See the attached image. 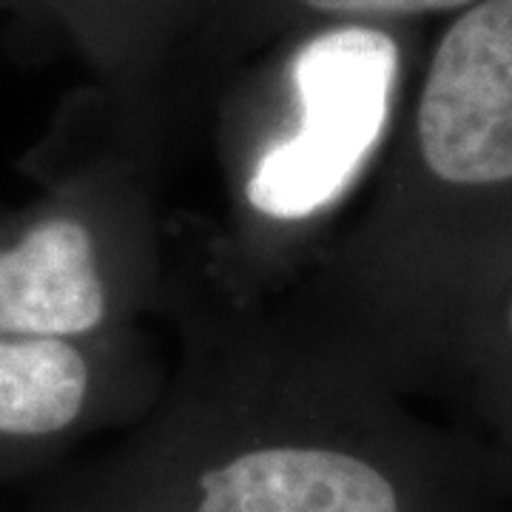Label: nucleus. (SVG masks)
<instances>
[{
    "label": "nucleus",
    "instance_id": "obj_1",
    "mask_svg": "<svg viewBox=\"0 0 512 512\" xmlns=\"http://www.w3.org/2000/svg\"><path fill=\"white\" fill-rule=\"evenodd\" d=\"M37 512H441L430 473L325 387L188 402Z\"/></svg>",
    "mask_w": 512,
    "mask_h": 512
},
{
    "label": "nucleus",
    "instance_id": "obj_2",
    "mask_svg": "<svg viewBox=\"0 0 512 512\" xmlns=\"http://www.w3.org/2000/svg\"><path fill=\"white\" fill-rule=\"evenodd\" d=\"M399 23H322L265 46L248 80L268 120L242 200L259 225L293 228L342 200L382 143L404 52Z\"/></svg>",
    "mask_w": 512,
    "mask_h": 512
},
{
    "label": "nucleus",
    "instance_id": "obj_3",
    "mask_svg": "<svg viewBox=\"0 0 512 512\" xmlns=\"http://www.w3.org/2000/svg\"><path fill=\"white\" fill-rule=\"evenodd\" d=\"M413 146L447 188L512 183V0H476L450 18L421 77Z\"/></svg>",
    "mask_w": 512,
    "mask_h": 512
},
{
    "label": "nucleus",
    "instance_id": "obj_4",
    "mask_svg": "<svg viewBox=\"0 0 512 512\" xmlns=\"http://www.w3.org/2000/svg\"><path fill=\"white\" fill-rule=\"evenodd\" d=\"M120 293L103 222L86 197H55L0 220V339L94 342Z\"/></svg>",
    "mask_w": 512,
    "mask_h": 512
},
{
    "label": "nucleus",
    "instance_id": "obj_5",
    "mask_svg": "<svg viewBox=\"0 0 512 512\" xmlns=\"http://www.w3.org/2000/svg\"><path fill=\"white\" fill-rule=\"evenodd\" d=\"M92 342L0 339V484L52 464L109 413Z\"/></svg>",
    "mask_w": 512,
    "mask_h": 512
},
{
    "label": "nucleus",
    "instance_id": "obj_6",
    "mask_svg": "<svg viewBox=\"0 0 512 512\" xmlns=\"http://www.w3.org/2000/svg\"><path fill=\"white\" fill-rule=\"evenodd\" d=\"M217 0H18L72 43L109 94L140 109L177 57L197 49Z\"/></svg>",
    "mask_w": 512,
    "mask_h": 512
},
{
    "label": "nucleus",
    "instance_id": "obj_7",
    "mask_svg": "<svg viewBox=\"0 0 512 512\" xmlns=\"http://www.w3.org/2000/svg\"><path fill=\"white\" fill-rule=\"evenodd\" d=\"M470 3L476 0H217L194 52L228 63L322 23H404L456 15Z\"/></svg>",
    "mask_w": 512,
    "mask_h": 512
},
{
    "label": "nucleus",
    "instance_id": "obj_8",
    "mask_svg": "<svg viewBox=\"0 0 512 512\" xmlns=\"http://www.w3.org/2000/svg\"><path fill=\"white\" fill-rule=\"evenodd\" d=\"M0 12H18V0H0Z\"/></svg>",
    "mask_w": 512,
    "mask_h": 512
},
{
    "label": "nucleus",
    "instance_id": "obj_9",
    "mask_svg": "<svg viewBox=\"0 0 512 512\" xmlns=\"http://www.w3.org/2000/svg\"><path fill=\"white\" fill-rule=\"evenodd\" d=\"M510 330H512V308H510Z\"/></svg>",
    "mask_w": 512,
    "mask_h": 512
}]
</instances>
